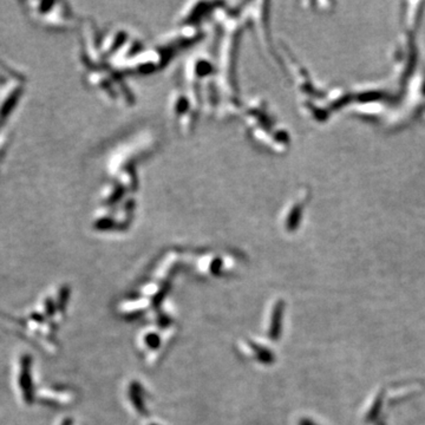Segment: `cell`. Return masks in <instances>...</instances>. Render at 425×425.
<instances>
[{"label": "cell", "mask_w": 425, "mask_h": 425, "mask_svg": "<svg viewBox=\"0 0 425 425\" xmlns=\"http://www.w3.org/2000/svg\"><path fill=\"white\" fill-rule=\"evenodd\" d=\"M281 318H283V302H279L276 306L272 319V326H270V337L273 339H277L280 335L281 328Z\"/></svg>", "instance_id": "6da1fadb"}, {"label": "cell", "mask_w": 425, "mask_h": 425, "mask_svg": "<svg viewBox=\"0 0 425 425\" xmlns=\"http://www.w3.org/2000/svg\"><path fill=\"white\" fill-rule=\"evenodd\" d=\"M254 349H255V352L258 353V355H259L260 360H262V361H265V362H270V361H272V358H273L272 354H270L266 349H262V347H259L258 345H255Z\"/></svg>", "instance_id": "7a4b0ae2"}, {"label": "cell", "mask_w": 425, "mask_h": 425, "mask_svg": "<svg viewBox=\"0 0 425 425\" xmlns=\"http://www.w3.org/2000/svg\"><path fill=\"white\" fill-rule=\"evenodd\" d=\"M300 425H317V424H314L309 419H302V420H300Z\"/></svg>", "instance_id": "3957f363"}]
</instances>
